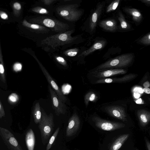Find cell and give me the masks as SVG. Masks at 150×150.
<instances>
[{
	"label": "cell",
	"instance_id": "cell-1",
	"mask_svg": "<svg viewBox=\"0 0 150 150\" xmlns=\"http://www.w3.org/2000/svg\"><path fill=\"white\" fill-rule=\"evenodd\" d=\"M42 117L38 124V128L40 130L42 142L44 145L49 142L54 129V116L51 113L47 115L42 108L41 107Z\"/></svg>",
	"mask_w": 150,
	"mask_h": 150
},
{
	"label": "cell",
	"instance_id": "cell-2",
	"mask_svg": "<svg viewBox=\"0 0 150 150\" xmlns=\"http://www.w3.org/2000/svg\"><path fill=\"white\" fill-rule=\"evenodd\" d=\"M134 56L131 53L123 54L111 59L98 66L97 71H100L114 68L125 67L129 64Z\"/></svg>",
	"mask_w": 150,
	"mask_h": 150
},
{
	"label": "cell",
	"instance_id": "cell-3",
	"mask_svg": "<svg viewBox=\"0 0 150 150\" xmlns=\"http://www.w3.org/2000/svg\"><path fill=\"white\" fill-rule=\"evenodd\" d=\"M74 32V30H72L51 36L44 40L42 42L54 47L69 44L77 38V37L71 36Z\"/></svg>",
	"mask_w": 150,
	"mask_h": 150
},
{
	"label": "cell",
	"instance_id": "cell-4",
	"mask_svg": "<svg viewBox=\"0 0 150 150\" xmlns=\"http://www.w3.org/2000/svg\"><path fill=\"white\" fill-rule=\"evenodd\" d=\"M79 6L76 4L62 6L59 8L58 12L66 20L75 21L78 20L82 15V11L79 9Z\"/></svg>",
	"mask_w": 150,
	"mask_h": 150
},
{
	"label": "cell",
	"instance_id": "cell-5",
	"mask_svg": "<svg viewBox=\"0 0 150 150\" xmlns=\"http://www.w3.org/2000/svg\"><path fill=\"white\" fill-rule=\"evenodd\" d=\"M0 135L9 150H23L13 134L8 129L0 127Z\"/></svg>",
	"mask_w": 150,
	"mask_h": 150
},
{
	"label": "cell",
	"instance_id": "cell-6",
	"mask_svg": "<svg viewBox=\"0 0 150 150\" xmlns=\"http://www.w3.org/2000/svg\"><path fill=\"white\" fill-rule=\"evenodd\" d=\"M92 120L97 127L105 131H114L123 128L125 126L124 123L105 120L98 116L93 117Z\"/></svg>",
	"mask_w": 150,
	"mask_h": 150
},
{
	"label": "cell",
	"instance_id": "cell-7",
	"mask_svg": "<svg viewBox=\"0 0 150 150\" xmlns=\"http://www.w3.org/2000/svg\"><path fill=\"white\" fill-rule=\"evenodd\" d=\"M48 88L52 101V107L55 114L57 116L60 114H64L67 109L65 105L50 85L48 86Z\"/></svg>",
	"mask_w": 150,
	"mask_h": 150
},
{
	"label": "cell",
	"instance_id": "cell-8",
	"mask_svg": "<svg viewBox=\"0 0 150 150\" xmlns=\"http://www.w3.org/2000/svg\"><path fill=\"white\" fill-rule=\"evenodd\" d=\"M105 110L111 116L124 122L127 121V115L125 109L122 106L111 105L105 107Z\"/></svg>",
	"mask_w": 150,
	"mask_h": 150
},
{
	"label": "cell",
	"instance_id": "cell-9",
	"mask_svg": "<svg viewBox=\"0 0 150 150\" xmlns=\"http://www.w3.org/2000/svg\"><path fill=\"white\" fill-rule=\"evenodd\" d=\"M80 124L79 117L74 113L69 118L66 130V136L70 137L74 135L79 129Z\"/></svg>",
	"mask_w": 150,
	"mask_h": 150
},
{
	"label": "cell",
	"instance_id": "cell-10",
	"mask_svg": "<svg viewBox=\"0 0 150 150\" xmlns=\"http://www.w3.org/2000/svg\"><path fill=\"white\" fill-rule=\"evenodd\" d=\"M42 24L46 27L54 29L57 32L64 31L69 29V25L67 24L59 21L46 18L42 21Z\"/></svg>",
	"mask_w": 150,
	"mask_h": 150
},
{
	"label": "cell",
	"instance_id": "cell-11",
	"mask_svg": "<svg viewBox=\"0 0 150 150\" xmlns=\"http://www.w3.org/2000/svg\"><path fill=\"white\" fill-rule=\"evenodd\" d=\"M126 70L122 69H106L96 71L92 73L93 76L99 79L107 78L115 75L126 73Z\"/></svg>",
	"mask_w": 150,
	"mask_h": 150
},
{
	"label": "cell",
	"instance_id": "cell-12",
	"mask_svg": "<svg viewBox=\"0 0 150 150\" xmlns=\"http://www.w3.org/2000/svg\"><path fill=\"white\" fill-rule=\"evenodd\" d=\"M41 67V69L48 81L52 86V88L54 89V91H55L58 97L63 103L66 102L67 100L66 97L62 93L57 83L53 80L45 68L42 66Z\"/></svg>",
	"mask_w": 150,
	"mask_h": 150
},
{
	"label": "cell",
	"instance_id": "cell-13",
	"mask_svg": "<svg viewBox=\"0 0 150 150\" xmlns=\"http://www.w3.org/2000/svg\"><path fill=\"white\" fill-rule=\"evenodd\" d=\"M136 75L130 74L123 77L118 78H105L99 79L95 82V83H106L126 82L133 79Z\"/></svg>",
	"mask_w": 150,
	"mask_h": 150
},
{
	"label": "cell",
	"instance_id": "cell-14",
	"mask_svg": "<svg viewBox=\"0 0 150 150\" xmlns=\"http://www.w3.org/2000/svg\"><path fill=\"white\" fill-rule=\"evenodd\" d=\"M103 8V4H99L91 16L89 23V28L91 31L93 30L96 27L98 18L101 13Z\"/></svg>",
	"mask_w": 150,
	"mask_h": 150
},
{
	"label": "cell",
	"instance_id": "cell-15",
	"mask_svg": "<svg viewBox=\"0 0 150 150\" xmlns=\"http://www.w3.org/2000/svg\"><path fill=\"white\" fill-rule=\"evenodd\" d=\"M137 115L140 125L144 127L150 121V112L144 109L137 110Z\"/></svg>",
	"mask_w": 150,
	"mask_h": 150
},
{
	"label": "cell",
	"instance_id": "cell-16",
	"mask_svg": "<svg viewBox=\"0 0 150 150\" xmlns=\"http://www.w3.org/2000/svg\"><path fill=\"white\" fill-rule=\"evenodd\" d=\"M99 24L101 27L107 31L113 32L117 29L116 21L114 19L103 20Z\"/></svg>",
	"mask_w": 150,
	"mask_h": 150
},
{
	"label": "cell",
	"instance_id": "cell-17",
	"mask_svg": "<svg viewBox=\"0 0 150 150\" xmlns=\"http://www.w3.org/2000/svg\"><path fill=\"white\" fill-rule=\"evenodd\" d=\"M25 141L28 150H34L35 137L34 132L31 129H29L26 133Z\"/></svg>",
	"mask_w": 150,
	"mask_h": 150
},
{
	"label": "cell",
	"instance_id": "cell-18",
	"mask_svg": "<svg viewBox=\"0 0 150 150\" xmlns=\"http://www.w3.org/2000/svg\"><path fill=\"white\" fill-rule=\"evenodd\" d=\"M106 43V41L104 40L99 41L95 43L89 48L82 52L79 56H86L96 50H100L104 47Z\"/></svg>",
	"mask_w": 150,
	"mask_h": 150
},
{
	"label": "cell",
	"instance_id": "cell-19",
	"mask_svg": "<svg viewBox=\"0 0 150 150\" xmlns=\"http://www.w3.org/2000/svg\"><path fill=\"white\" fill-rule=\"evenodd\" d=\"M128 134H123L117 139L110 146V150H118L129 137Z\"/></svg>",
	"mask_w": 150,
	"mask_h": 150
},
{
	"label": "cell",
	"instance_id": "cell-20",
	"mask_svg": "<svg viewBox=\"0 0 150 150\" xmlns=\"http://www.w3.org/2000/svg\"><path fill=\"white\" fill-rule=\"evenodd\" d=\"M32 114L35 123L38 124L42 117L41 108L39 102L36 103L34 106L32 110Z\"/></svg>",
	"mask_w": 150,
	"mask_h": 150
},
{
	"label": "cell",
	"instance_id": "cell-21",
	"mask_svg": "<svg viewBox=\"0 0 150 150\" xmlns=\"http://www.w3.org/2000/svg\"><path fill=\"white\" fill-rule=\"evenodd\" d=\"M125 11L131 15L133 20L137 22L140 21L142 17L141 13L138 10L134 8H126L124 9Z\"/></svg>",
	"mask_w": 150,
	"mask_h": 150
},
{
	"label": "cell",
	"instance_id": "cell-22",
	"mask_svg": "<svg viewBox=\"0 0 150 150\" xmlns=\"http://www.w3.org/2000/svg\"><path fill=\"white\" fill-rule=\"evenodd\" d=\"M98 98V97L95 93L92 91H90L85 95L84 97V103L87 106L90 102H94Z\"/></svg>",
	"mask_w": 150,
	"mask_h": 150
},
{
	"label": "cell",
	"instance_id": "cell-23",
	"mask_svg": "<svg viewBox=\"0 0 150 150\" xmlns=\"http://www.w3.org/2000/svg\"><path fill=\"white\" fill-rule=\"evenodd\" d=\"M118 19L119 21L121 28L125 30H127L130 28V26L126 21L125 17L122 13L119 12L118 13Z\"/></svg>",
	"mask_w": 150,
	"mask_h": 150
},
{
	"label": "cell",
	"instance_id": "cell-24",
	"mask_svg": "<svg viewBox=\"0 0 150 150\" xmlns=\"http://www.w3.org/2000/svg\"><path fill=\"white\" fill-rule=\"evenodd\" d=\"M60 128L58 127L54 132V134L50 138L48 142L47 145L46 150H49L51 148L52 144L56 139L58 134Z\"/></svg>",
	"mask_w": 150,
	"mask_h": 150
},
{
	"label": "cell",
	"instance_id": "cell-25",
	"mask_svg": "<svg viewBox=\"0 0 150 150\" xmlns=\"http://www.w3.org/2000/svg\"><path fill=\"white\" fill-rule=\"evenodd\" d=\"M120 0H116L112 2L107 7L106 12H109L116 9L119 5Z\"/></svg>",
	"mask_w": 150,
	"mask_h": 150
},
{
	"label": "cell",
	"instance_id": "cell-26",
	"mask_svg": "<svg viewBox=\"0 0 150 150\" xmlns=\"http://www.w3.org/2000/svg\"><path fill=\"white\" fill-rule=\"evenodd\" d=\"M23 24L25 26L35 30L42 29L44 27L38 24H31L24 20L23 22Z\"/></svg>",
	"mask_w": 150,
	"mask_h": 150
},
{
	"label": "cell",
	"instance_id": "cell-27",
	"mask_svg": "<svg viewBox=\"0 0 150 150\" xmlns=\"http://www.w3.org/2000/svg\"><path fill=\"white\" fill-rule=\"evenodd\" d=\"M79 52V49L77 48L68 50L64 52V54L69 57H74L77 55Z\"/></svg>",
	"mask_w": 150,
	"mask_h": 150
},
{
	"label": "cell",
	"instance_id": "cell-28",
	"mask_svg": "<svg viewBox=\"0 0 150 150\" xmlns=\"http://www.w3.org/2000/svg\"><path fill=\"white\" fill-rule=\"evenodd\" d=\"M139 42L145 45H150V33L142 37L139 40Z\"/></svg>",
	"mask_w": 150,
	"mask_h": 150
},
{
	"label": "cell",
	"instance_id": "cell-29",
	"mask_svg": "<svg viewBox=\"0 0 150 150\" xmlns=\"http://www.w3.org/2000/svg\"><path fill=\"white\" fill-rule=\"evenodd\" d=\"M33 10L40 14H46L48 13V11L46 9L41 7L35 8L33 9Z\"/></svg>",
	"mask_w": 150,
	"mask_h": 150
},
{
	"label": "cell",
	"instance_id": "cell-30",
	"mask_svg": "<svg viewBox=\"0 0 150 150\" xmlns=\"http://www.w3.org/2000/svg\"><path fill=\"white\" fill-rule=\"evenodd\" d=\"M56 59L59 63L62 65L64 66H67V62L63 57H61L58 56L56 57Z\"/></svg>",
	"mask_w": 150,
	"mask_h": 150
},
{
	"label": "cell",
	"instance_id": "cell-31",
	"mask_svg": "<svg viewBox=\"0 0 150 150\" xmlns=\"http://www.w3.org/2000/svg\"><path fill=\"white\" fill-rule=\"evenodd\" d=\"M21 64L19 63H16L13 66L14 70L16 72L20 71L22 69Z\"/></svg>",
	"mask_w": 150,
	"mask_h": 150
},
{
	"label": "cell",
	"instance_id": "cell-32",
	"mask_svg": "<svg viewBox=\"0 0 150 150\" xmlns=\"http://www.w3.org/2000/svg\"><path fill=\"white\" fill-rule=\"evenodd\" d=\"M5 116V113L4 110L3 105L0 101V118L1 119L3 117Z\"/></svg>",
	"mask_w": 150,
	"mask_h": 150
},
{
	"label": "cell",
	"instance_id": "cell-33",
	"mask_svg": "<svg viewBox=\"0 0 150 150\" xmlns=\"http://www.w3.org/2000/svg\"><path fill=\"white\" fill-rule=\"evenodd\" d=\"M13 6L15 9L18 10H20L21 8V4L17 2L13 4Z\"/></svg>",
	"mask_w": 150,
	"mask_h": 150
},
{
	"label": "cell",
	"instance_id": "cell-34",
	"mask_svg": "<svg viewBox=\"0 0 150 150\" xmlns=\"http://www.w3.org/2000/svg\"><path fill=\"white\" fill-rule=\"evenodd\" d=\"M0 16L1 18L3 19H6L8 18V15L5 13L3 12H0Z\"/></svg>",
	"mask_w": 150,
	"mask_h": 150
},
{
	"label": "cell",
	"instance_id": "cell-35",
	"mask_svg": "<svg viewBox=\"0 0 150 150\" xmlns=\"http://www.w3.org/2000/svg\"><path fill=\"white\" fill-rule=\"evenodd\" d=\"M140 1L144 3L146 6H150V0H140Z\"/></svg>",
	"mask_w": 150,
	"mask_h": 150
},
{
	"label": "cell",
	"instance_id": "cell-36",
	"mask_svg": "<svg viewBox=\"0 0 150 150\" xmlns=\"http://www.w3.org/2000/svg\"><path fill=\"white\" fill-rule=\"evenodd\" d=\"M145 139L148 150H150V142L146 137Z\"/></svg>",
	"mask_w": 150,
	"mask_h": 150
},
{
	"label": "cell",
	"instance_id": "cell-37",
	"mask_svg": "<svg viewBox=\"0 0 150 150\" xmlns=\"http://www.w3.org/2000/svg\"><path fill=\"white\" fill-rule=\"evenodd\" d=\"M143 91L146 93L150 94V88H144L143 89Z\"/></svg>",
	"mask_w": 150,
	"mask_h": 150
},
{
	"label": "cell",
	"instance_id": "cell-38",
	"mask_svg": "<svg viewBox=\"0 0 150 150\" xmlns=\"http://www.w3.org/2000/svg\"><path fill=\"white\" fill-rule=\"evenodd\" d=\"M143 86L144 88H148L150 86V83L148 81H146L143 83Z\"/></svg>",
	"mask_w": 150,
	"mask_h": 150
},
{
	"label": "cell",
	"instance_id": "cell-39",
	"mask_svg": "<svg viewBox=\"0 0 150 150\" xmlns=\"http://www.w3.org/2000/svg\"><path fill=\"white\" fill-rule=\"evenodd\" d=\"M135 102L137 104H142L143 103L141 99H139L137 100Z\"/></svg>",
	"mask_w": 150,
	"mask_h": 150
},
{
	"label": "cell",
	"instance_id": "cell-40",
	"mask_svg": "<svg viewBox=\"0 0 150 150\" xmlns=\"http://www.w3.org/2000/svg\"><path fill=\"white\" fill-rule=\"evenodd\" d=\"M134 96L135 98H138L140 97V95L137 93H135L134 94Z\"/></svg>",
	"mask_w": 150,
	"mask_h": 150
},
{
	"label": "cell",
	"instance_id": "cell-41",
	"mask_svg": "<svg viewBox=\"0 0 150 150\" xmlns=\"http://www.w3.org/2000/svg\"><path fill=\"white\" fill-rule=\"evenodd\" d=\"M53 1L52 0H45L44 1V2L46 4H50V3H51V2Z\"/></svg>",
	"mask_w": 150,
	"mask_h": 150
},
{
	"label": "cell",
	"instance_id": "cell-42",
	"mask_svg": "<svg viewBox=\"0 0 150 150\" xmlns=\"http://www.w3.org/2000/svg\"><path fill=\"white\" fill-rule=\"evenodd\" d=\"M149 101L150 102V98H149Z\"/></svg>",
	"mask_w": 150,
	"mask_h": 150
},
{
	"label": "cell",
	"instance_id": "cell-43",
	"mask_svg": "<svg viewBox=\"0 0 150 150\" xmlns=\"http://www.w3.org/2000/svg\"></svg>",
	"mask_w": 150,
	"mask_h": 150
}]
</instances>
